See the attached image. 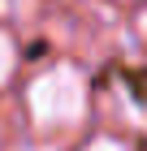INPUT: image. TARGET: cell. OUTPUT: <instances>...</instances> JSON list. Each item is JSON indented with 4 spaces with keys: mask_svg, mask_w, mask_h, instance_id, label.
<instances>
[{
    "mask_svg": "<svg viewBox=\"0 0 147 151\" xmlns=\"http://www.w3.org/2000/svg\"><path fill=\"white\" fill-rule=\"evenodd\" d=\"M26 104H30V116L39 129H61V125H74L87 108V82H82L78 69H69V65H56V69H48L43 78L30 82V95H26Z\"/></svg>",
    "mask_w": 147,
    "mask_h": 151,
    "instance_id": "cell-1",
    "label": "cell"
},
{
    "mask_svg": "<svg viewBox=\"0 0 147 151\" xmlns=\"http://www.w3.org/2000/svg\"><path fill=\"white\" fill-rule=\"evenodd\" d=\"M13 60H17V52H13L9 35H0V86H4V78L13 73Z\"/></svg>",
    "mask_w": 147,
    "mask_h": 151,
    "instance_id": "cell-2",
    "label": "cell"
},
{
    "mask_svg": "<svg viewBox=\"0 0 147 151\" xmlns=\"http://www.w3.org/2000/svg\"><path fill=\"white\" fill-rule=\"evenodd\" d=\"M87 151H125V147H121V142H113V138H95Z\"/></svg>",
    "mask_w": 147,
    "mask_h": 151,
    "instance_id": "cell-3",
    "label": "cell"
},
{
    "mask_svg": "<svg viewBox=\"0 0 147 151\" xmlns=\"http://www.w3.org/2000/svg\"><path fill=\"white\" fill-rule=\"evenodd\" d=\"M138 30H143V39H147V9H143V17H138Z\"/></svg>",
    "mask_w": 147,
    "mask_h": 151,
    "instance_id": "cell-4",
    "label": "cell"
}]
</instances>
